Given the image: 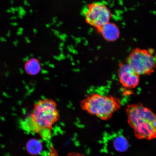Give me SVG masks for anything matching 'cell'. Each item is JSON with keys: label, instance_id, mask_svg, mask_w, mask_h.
I'll list each match as a JSON object with an SVG mask.
<instances>
[{"label": "cell", "instance_id": "obj_1", "mask_svg": "<svg viewBox=\"0 0 156 156\" xmlns=\"http://www.w3.org/2000/svg\"><path fill=\"white\" fill-rule=\"evenodd\" d=\"M60 116L55 101L51 99H42L35 103L32 113L21 122L20 125L27 131L50 132Z\"/></svg>", "mask_w": 156, "mask_h": 156}, {"label": "cell", "instance_id": "obj_2", "mask_svg": "<svg viewBox=\"0 0 156 156\" xmlns=\"http://www.w3.org/2000/svg\"><path fill=\"white\" fill-rule=\"evenodd\" d=\"M126 112L128 122L140 138L151 139L156 136V114L142 103L130 104Z\"/></svg>", "mask_w": 156, "mask_h": 156}, {"label": "cell", "instance_id": "obj_3", "mask_svg": "<svg viewBox=\"0 0 156 156\" xmlns=\"http://www.w3.org/2000/svg\"><path fill=\"white\" fill-rule=\"evenodd\" d=\"M121 106V102L118 98L98 93L88 95L80 103L83 110L103 120L110 119Z\"/></svg>", "mask_w": 156, "mask_h": 156}, {"label": "cell", "instance_id": "obj_4", "mask_svg": "<svg viewBox=\"0 0 156 156\" xmlns=\"http://www.w3.org/2000/svg\"><path fill=\"white\" fill-rule=\"evenodd\" d=\"M126 63L140 75H151L156 69V51L152 49H134L127 58Z\"/></svg>", "mask_w": 156, "mask_h": 156}, {"label": "cell", "instance_id": "obj_5", "mask_svg": "<svg viewBox=\"0 0 156 156\" xmlns=\"http://www.w3.org/2000/svg\"><path fill=\"white\" fill-rule=\"evenodd\" d=\"M84 15L87 24L98 30L110 22L112 13L105 4L97 2L88 5L84 10Z\"/></svg>", "mask_w": 156, "mask_h": 156}, {"label": "cell", "instance_id": "obj_6", "mask_svg": "<svg viewBox=\"0 0 156 156\" xmlns=\"http://www.w3.org/2000/svg\"><path fill=\"white\" fill-rule=\"evenodd\" d=\"M118 73L119 81L124 87L134 89L139 85L140 75L128 63L119 64Z\"/></svg>", "mask_w": 156, "mask_h": 156}, {"label": "cell", "instance_id": "obj_7", "mask_svg": "<svg viewBox=\"0 0 156 156\" xmlns=\"http://www.w3.org/2000/svg\"><path fill=\"white\" fill-rule=\"evenodd\" d=\"M97 30L107 41H115L120 37L119 29L114 23L109 22Z\"/></svg>", "mask_w": 156, "mask_h": 156}, {"label": "cell", "instance_id": "obj_8", "mask_svg": "<svg viewBox=\"0 0 156 156\" xmlns=\"http://www.w3.org/2000/svg\"><path fill=\"white\" fill-rule=\"evenodd\" d=\"M24 69L28 75L36 76L40 73L41 70V66L40 61L37 58H32L25 62Z\"/></svg>", "mask_w": 156, "mask_h": 156}, {"label": "cell", "instance_id": "obj_9", "mask_svg": "<svg viewBox=\"0 0 156 156\" xmlns=\"http://www.w3.org/2000/svg\"><path fill=\"white\" fill-rule=\"evenodd\" d=\"M43 149L42 144L40 140L32 138L27 142L26 149L28 153L33 155H37L42 153Z\"/></svg>", "mask_w": 156, "mask_h": 156}, {"label": "cell", "instance_id": "obj_10", "mask_svg": "<svg viewBox=\"0 0 156 156\" xmlns=\"http://www.w3.org/2000/svg\"><path fill=\"white\" fill-rule=\"evenodd\" d=\"M113 146L116 151L124 152L128 149L129 144L127 140L122 136H116L113 141Z\"/></svg>", "mask_w": 156, "mask_h": 156}]
</instances>
